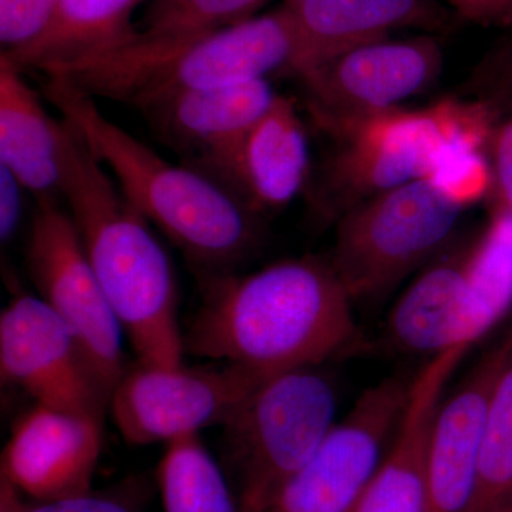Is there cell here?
<instances>
[{
	"mask_svg": "<svg viewBox=\"0 0 512 512\" xmlns=\"http://www.w3.org/2000/svg\"><path fill=\"white\" fill-rule=\"evenodd\" d=\"M143 0H59L49 28L32 45L2 53L20 72L52 76L131 42V16Z\"/></svg>",
	"mask_w": 512,
	"mask_h": 512,
	"instance_id": "44dd1931",
	"label": "cell"
},
{
	"mask_svg": "<svg viewBox=\"0 0 512 512\" xmlns=\"http://www.w3.org/2000/svg\"><path fill=\"white\" fill-rule=\"evenodd\" d=\"M59 0H0L2 53L32 45L55 18Z\"/></svg>",
	"mask_w": 512,
	"mask_h": 512,
	"instance_id": "d4e9b609",
	"label": "cell"
},
{
	"mask_svg": "<svg viewBox=\"0 0 512 512\" xmlns=\"http://www.w3.org/2000/svg\"><path fill=\"white\" fill-rule=\"evenodd\" d=\"M463 212L424 178L399 185L340 215L330 264L353 302L373 301L436 259Z\"/></svg>",
	"mask_w": 512,
	"mask_h": 512,
	"instance_id": "5b68a950",
	"label": "cell"
},
{
	"mask_svg": "<svg viewBox=\"0 0 512 512\" xmlns=\"http://www.w3.org/2000/svg\"><path fill=\"white\" fill-rule=\"evenodd\" d=\"M295 25L296 76L392 30H443L450 16L434 0H286Z\"/></svg>",
	"mask_w": 512,
	"mask_h": 512,
	"instance_id": "d6986e66",
	"label": "cell"
},
{
	"mask_svg": "<svg viewBox=\"0 0 512 512\" xmlns=\"http://www.w3.org/2000/svg\"><path fill=\"white\" fill-rule=\"evenodd\" d=\"M101 420L36 404L16 423L2 456V477L39 503L92 493Z\"/></svg>",
	"mask_w": 512,
	"mask_h": 512,
	"instance_id": "9a60e30c",
	"label": "cell"
},
{
	"mask_svg": "<svg viewBox=\"0 0 512 512\" xmlns=\"http://www.w3.org/2000/svg\"><path fill=\"white\" fill-rule=\"evenodd\" d=\"M278 94L268 80L177 94L141 111L158 137L207 173L241 143Z\"/></svg>",
	"mask_w": 512,
	"mask_h": 512,
	"instance_id": "ac0fdd59",
	"label": "cell"
},
{
	"mask_svg": "<svg viewBox=\"0 0 512 512\" xmlns=\"http://www.w3.org/2000/svg\"><path fill=\"white\" fill-rule=\"evenodd\" d=\"M16 485L10 483L8 478L2 477L0 480V512H26L29 505L23 503Z\"/></svg>",
	"mask_w": 512,
	"mask_h": 512,
	"instance_id": "4dcf8cb0",
	"label": "cell"
},
{
	"mask_svg": "<svg viewBox=\"0 0 512 512\" xmlns=\"http://www.w3.org/2000/svg\"><path fill=\"white\" fill-rule=\"evenodd\" d=\"M443 69L434 37L384 39L355 47L299 74L315 120H346L399 107L423 93Z\"/></svg>",
	"mask_w": 512,
	"mask_h": 512,
	"instance_id": "7c38bea8",
	"label": "cell"
},
{
	"mask_svg": "<svg viewBox=\"0 0 512 512\" xmlns=\"http://www.w3.org/2000/svg\"><path fill=\"white\" fill-rule=\"evenodd\" d=\"M488 154L493 171V211L512 215V113L508 119L498 121Z\"/></svg>",
	"mask_w": 512,
	"mask_h": 512,
	"instance_id": "484cf974",
	"label": "cell"
},
{
	"mask_svg": "<svg viewBox=\"0 0 512 512\" xmlns=\"http://www.w3.org/2000/svg\"><path fill=\"white\" fill-rule=\"evenodd\" d=\"M316 121L338 140L320 192L323 207L338 218L367 198L426 178L440 147L430 107Z\"/></svg>",
	"mask_w": 512,
	"mask_h": 512,
	"instance_id": "9c48e42d",
	"label": "cell"
},
{
	"mask_svg": "<svg viewBox=\"0 0 512 512\" xmlns=\"http://www.w3.org/2000/svg\"><path fill=\"white\" fill-rule=\"evenodd\" d=\"M268 376L231 363L217 367L138 363L111 390V416L127 443H168L205 427L224 426Z\"/></svg>",
	"mask_w": 512,
	"mask_h": 512,
	"instance_id": "52a82bcc",
	"label": "cell"
},
{
	"mask_svg": "<svg viewBox=\"0 0 512 512\" xmlns=\"http://www.w3.org/2000/svg\"><path fill=\"white\" fill-rule=\"evenodd\" d=\"M413 377L369 387L262 512H352L392 443Z\"/></svg>",
	"mask_w": 512,
	"mask_h": 512,
	"instance_id": "ba28073f",
	"label": "cell"
},
{
	"mask_svg": "<svg viewBox=\"0 0 512 512\" xmlns=\"http://www.w3.org/2000/svg\"><path fill=\"white\" fill-rule=\"evenodd\" d=\"M295 25L286 3L266 15L215 30L165 50L128 103L141 111L177 94L266 80L292 70Z\"/></svg>",
	"mask_w": 512,
	"mask_h": 512,
	"instance_id": "30bf717a",
	"label": "cell"
},
{
	"mask_svg": "<svg viewBox=\"0 0 512 512\" xmlns=\"http://www.w3.org/2000/svg\"><path fill=\"white\" fill-rule=\"evenodd\" d=\"M497 89L501 100L512 107V45L501 55L497 64Z\"/></svg>",
	"mask_w": 512,
	"mask_h": 512,
	"instance_id": "f546056e",
	"label": "cell"
},
{
	"mask_svg": "<svg viewBox=\"0 0 512 512\" xmlns=\"http://www.w3.org/2000/svg\"><path fill=\"white\" fill-rule=\"evenodd\" d=\"M22 184L0 165V238L9 242L19 227L22 217Z\"/></svg>",
	"mask_w": 512,
	"mask_h": 512,
	"instance_id": "83f0119b",
	"label": "cell"
},
{
	"mask_svg": "<svg viewBox=\"0 0 512 512\" xmlns=\"http://www.w3.org/2000/svg\"><path fill=\"white\" fill-rule=\"evenodd\" d=\"M63 121L62 197L101 289L140 365H183L170 258L150 222L124 197L76 128Z\"/></svg>",
	"mask_w": 512,
	"mask_h": 512,
	"instance_id": "3957f363",
	"label": "cell"
},
{
	"mask_svg": "<svg viewBox=\"0 0 512 512\" xmlns=\"http://www.w3.org/2000/svg\"><path fill=\"white\" fill-rule=\"evenodd\" d=\"M470 346L427 359L413 376L409 400L392 443L352 512H429L427 450L431 426Z\"/></svg>",
	"mask_w": 512,
	"mask_h": 512,
	"instance_id": "2e32d148",
	"label": "cell"
},
{
	"mask_svg": "<svg viewBox=\"0 0 512 512\" xmlns=\"http://www.w3.org/2000/svg\"><path fill=\"white\" fill-rule=\"evenodd\" d=\"M0 373L39 406L101 420L110 394L47 303L18 295L0 315Z\"/></svg>",
	"mask_w": 512,
	"mask_h": 512,
	"instance_id": "8fae6325",
	"label": "cell"
},
{
	"mask_svg": "<svg viewBox=\"0 0 512 512\" xmlns=\"http://www.w3.org/2000/svg\"><path fill=\"white\" fill-rule=\"evenodd\" d=\"M460 18L478 25H511L512 0H448Z\"/></svg>",
	"mask_w": 512,
	"mask_h": 512,
	"instance_id": "f1b7e54d",
	"label": "cell"
},
{
	"mask_svg": "<svg viewBox=\"0 0 512 512\" xmlns=\"http://www.w3.org/2000/svg\"><path fill=\"white\" fill-rule=\"evenodd\" d=\"M353 305L329 259L316 256L211 276L185 350L268 375L325 366L362 345Z\"/></svg>",
	"mask_w": 512,
	"mask_h": 512,
	"instance_id": "6da1fadb",
	"label": "cell"
},
{
	"mask_svg": "<svg viewBox=\"0 0 512 512\" xmlns=\"http://www.w3.org/2000/svg\"><path fill=\"white\" fill-rule=\"evenodd\" d=\"M46 93L128 202L156 225L195 268L229 274L261 241L259 215L210 175L165 160L107 119L94 97L59 76Z\"/></svg>",
	"mask_w": 512,
	"mask_h": 512,
	"instance_id": "7a4b0ae2",
	"label": "cell"
},
{
	"mask_svg": "<svg viewBox=\"0 0 512 512\" xmlns=\"http://www.w3.org/2000/svg\"><path fill=\"white\" fill-rule=\"evenodd\" d=\"M22 73L0 56V165L36 201H57L63 188L66 127L47 114Z\"/></svg>",
	"mask_w": 512,
	"mask_h": 512,
	"instance_id": "ffe728a7",
	"label": "cell"
},
{
	"mask_svg": "<svg viewBox=\"0 0 512 512\" xmlns=\"http://www.w3.org/2000/svg\"><path fill=\"white\" fill-rule=\"evenodd\" d=\"M158 485L164 512H241L227 474L200 434L165 443Z\"/></svg>",
	"mask_w": 512,
	"mask_h": 512,
	"instance_id": "7402d4cb",
	"label": "cell"
},
{
	"mask_svg": "<svg viewBox=\"0 0 512 512\" xmlns=\"http://www.w3.org/2000/svg\"><path fill=\"white\" fill-rule=\"evenodd\" d=\"M26 512H137L119 498L87 493L29 505Z\"/></svg>",
	"mask_w": 512,
	"mask_h": 512,
	"instance_id": "4316f807",
	"label": "cell"
},
{
	"mask_svg": "<svg viewBox=\"0 0 512 512\" xmlns=\"http://www.w3.org/2000/svg\"><path fill=\"white\" fill-rule=\"evenodd\" d=\"M485 512H512V497L508 498L504 503L498 504L497 507L491 508V510Z\"/></svg>",
	"mask_w": 512,
	"mask_h": 512,
	"instance_id": "1f68e13d",
	"label": "cell"
},
{
	"mask_svg": "<svg viewBox=\"0 0 512 512\" xmlns=\"http://www.w3.org/2000/svg\"><path fill=\"white\" fill-rule=\"evenodd\" d=\"M204 174L258 215L295 200L308 180L309 150L293 101L276 96L241 143Z\"/></svg>",
	"mask_w": 512,
	"mask_h": 512,
	"instance_id": "e0dca14e",
	"label": "cell"
},
{
	"mask_svg": "<svg viewBox=\"0 0 512 512\" xmlns=\"http://www.w3.org/2000/svg\"><path fill=\"white\" fill-rule=\"evenodd\" d=\"M512 342L510 332L491 346L444 394L427 450L429 512H470L476 495L485 420L495 380Z\"/></svg>",
	"mask_w": 512,
	"mask_h": 512,
	"instance_id": "5bb4252c",
	"label": "cell"
},
{
	"mask_svg": "<svg viewBox=\"0 0 512 512\" xmlns=\"http://www.w3.org/2000/svg\"><path fill=\"white\" fill-rule=\"evenodd\" d=\"M269 0H151L138 30L158 47L178 46L207 33L255 18Z\"/></svg>",
	"mask_w": 512,
	"mask_h": 512,
	"instance_id": "603a6c76",
	"label": "cell"
},
{
	"mask_svg": "<svg viewBox=\"0 0 512 512\" xmlns=\"http://www.w3.org/2000/svg\"><path fill=\"white\" fill-rule=\"evenodd\" d=\"M338 407V387L323 366L275 373L255 387L222 426L241 512L264 511L315 456L338 424Z\"/></svg>",
	"mask_w": 512,
	"mask_h": 512,
	"instance_id": "277c9868",
	"label": "cell"
},
{
	"mask_svg": "<svg viewBox=\"0 0 512 512\" xmlns=\"http://www.w3.org/2000/svg\"><path fill=\"white\" fill-rule=\"evenodd\" d=\"M473 237L453 241L424 266L394 303L384 326L393 352L424 359L484 338L471 276Z\"/></svg>",
	"mask_w": 512,
	"mask_h": 512,
	"instance_id": "4fadbf2b",
	"label": "cell"
},
{
	"mask_svg": "<svg viewBox=\"0 0 512 512\" xmlns=\"http://www.w3.org/2000/svg\"><path fill=\"white\" fill-rule=\"evenodd\" d=\"M512 497V342L495 380L487 420L476 495L470 512H485Z\"/></svg>",
	"mask_w": 512,
	"mask_h": 512,
	"instance_id": "cb8c5ba5",
	"label": "cell"
},
{
	"mask_svg": "<svg viewBox=\"0 0 512 512\" xmlns=\"http://www.w3.org/2000/svg\"><path fill=\"white\" fill-rule=\"evenodd\" d=\"M26 264L39 298L73 333L94 376L110 394L126 372L121 349L124 332L72 217L56 200L37 201Z\"/></svg>",
	"mask_w": 512,
	"mask_h": 512,
	"instance_id": "8992f818",
	"label": "cell"
}]
</instances>
